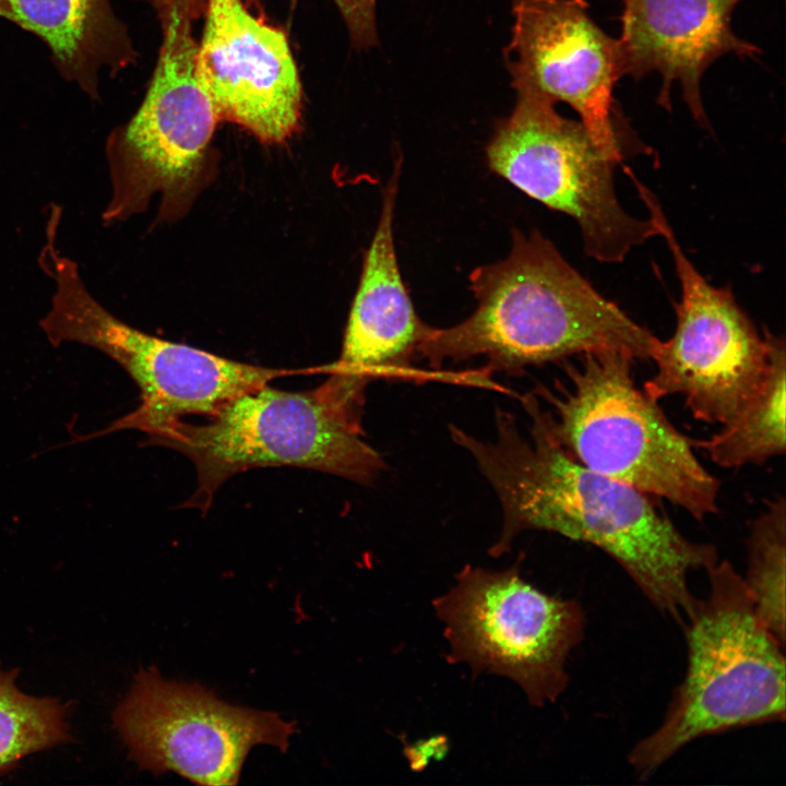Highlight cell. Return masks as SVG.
I'll list each match as a JSON object with an SVG mask.
<instances>
[{
	"label": "cell",
	"mask_w": 786,
	"mask_h": 786,
	"mask_svg": "<svg viewBox=\"0 0 786 786\" xmlns=\"http://www.w3.org/2000/svg\"><path fill=\"white\" fill-rule=\"evenodd\" d=\"M527 438L515 418L496 412V437L484 441L450 426L498 496L503 512L492 556L517 534L541 529L591 544L614 559L662 612L683 621L692 608L688 576L718 559L711 544L688 539L652 496L580 464L553 438L535 394L522 397Z\"/></svg>",
	"instance_id": "1"
},
{
	"label": "cell",
	"mask_w": 786,
	"mask_h": 786,
	"mask_svg": "<svg viewBox=\"0 0 786 786\" xmlns=\"http://www.w3.org/2000/svg\"><path fill=\"white\" fill-rule=\"evenodd\" d=\"M504 260L469 275L477 300L461 323L430 326L417 354L434 368L475 356L488 370L522 373L573 355L618 352L648 360L657 341L600 295L538 231H513Z\"/></svg>",
	"instance_id": "2"
},
{
	"label": "cell",
	"mask_w": 786,
	"mask_h": 786,
	"mask_svg": "<svg viewBox=\"0 0 786 786\" xmlns=\"http://www.w3.org/2000/svg\"><path fill=\"white\" fill-rule=\"evenodd\" d=\"M706 572L708 594L683 619V680L660 725L628 757L642 778L698 738L785 719V645L760 620L728 560L718 559Z\"/></svg>",
	"instance_id": "3"
},
{
	"label": "cell",
	"mask_w": 786,
	"mask_h": 786,
	"mask_svg": "<svg viewBox=\"0 0 786 786\" xmlns=\"http://www.w3.org/2000/svg\"><path fill=\"white\" fill-rule=\"evenodd\" d=\"M362 407L330 379L305 392L266 384L227 402L204 424L180 419L148 434L147 443L191 460L198 487L184 505L203 511L227 479L255 467L310 468L370 485L385 463L361 438Z\"/></svg>",
	"instance_id": "4"
},
{
	"label": "cell",
	"mask_w": 786,
	"mask_h": 786,
	"mask_svg": "<svg viewBox=\"0 0 786 786\" xmlns=\"http://www.w3.org/2000/svg\"><path fill=\"white\" fill-rule=\"evenodd\" d=\"M581 356L579 366H564L568 386L537 392L551 406L549 429L562 449L585 467L664 498L698 521L716 513L719 480L658 401L635 385V360L618 352Z\"/></svg>",
	"instance_id": "5"
},
{
	"label": "cell",
	"mask_w": 786,
	"mask_h": 786,
	"mask_svg": "<svg viewBox=\"0 0 786 786\" xmlns=\"http://www.w3.org/2000/svg\"><path fill=\"white\" fill-rule=\"evenodd\" d=\"M38 263L53 282L39 322L52 345L78 343L115 360L140 389L141 403L98 432L74 442L132 429L152 434L187 415L211 416L233 398L299 371L253 366L140 331L109 312L86 287L79 264L45 230Z\"/></svg>",
	"instance_id": "6"
},
{
	"label": "cell",
	"mask_w": 786,
	"mask_h": 786,
	"mask_svg": "<svg viewBox=\"0 0 786 786\" xmlns=\"http://www.w3.org/2000/svg\"><path fill=\"white\" fill-rule=\"evenodd\" d=\"M204 0H154L163 43L134 116L107 139L111 194L104 224L143 212L160 193L166 217L183 211L201 182L217 110L196 71L193 23Z\"/></svg>",
	"instance_id": "7"
},
{
	"label": "cell",
	"mask_w": 786,
	"mask_h": 786,
	"mask_svg": "<svg viewBox=\"0 0 786 786\" xmlns=\"http://www.w3.org/2000/svg\"><path fill=\"white\" fill-rule=\"evenodd\" d=\"M516 103L487 146L489 168L523 193L573 218L585 253L598 262L624 260L658 236L655 223L621 206L615 189L618 162L593 140L582 122L557 112L538 92L513 86Z\"/></svg>",
	"instance_id": "8"
},
{
	"label": "cell",
	"mask_w": 786,
	"mask_h": 786,
	"mask_svg": "<svg viewBox=\"0 0 786 786\" xmlns=\"http://www.w3.org/2000/svg\"><path fill=\"white\" fill-rule=\"evenodd\" d=\"M433 606L453 662L512 679L534 706L565 690V662L585 629L576 599L543 593L520 576L517 564L500 572L466 565Z\"/></svg>",
	"instance_id": "9"
},
{
	"label": "cell",
	"mask_w": 786,
	"mask_h": 786,
	"mask_svg": "<svg viewBox=\"0 0 786 786\" xmlns=\"http://www.w3.org/2000/svg\"><path fill=\"white\" fill-rule=\"evenodd\" d=\"M674 259L680 283L674 335L657 338L655 373L643 390L655 401L681 395L696 420L723 425L750 398L769 365V345L729 289L712 286L688 259L655 194L634 179Z\"/></svg>",
	"instance_id": "10"
},
{
	"label": "cell",
	"mask_w": 786,
	"mask_h": 786,
	"mask_svg": "<svg viewBox=\"0 0 786 786\" xmlns=\"http://www.w3.org/2000/svg\"><path fill=\"white\" fill-rule=\"evenodd\" d=\"M114 727L140 769L172 771L200 785H236L252 747L285 752L295 723L273 712L230 705L198 683L141 669L112 714Z\"/></svg>",
	"instance_id": "11"
},
{
	"label": "cell",
	"mask_w": 786,
	"mask_h": 786,
	"mask_svg": "<svg viewBox=\"0 0 786 786\" xmlns=\"http://www.w3.org/2000/svg\"><path fill=\"white\" fill-rule=\"evenodd\" d=\"M588 9L586 0H517L508 66L512 86L568 104L595 143L620 163L614 87L623 76L621 50Z\"/></svg>",
	"instance_id": "12"
},
{
	"label": "cell",
	"mask_w": 786,
	"mask_h": 786,
	"mask_svg": "<svg viewBox=\"0 0 786 786\" xmlns=\"http://www.w3.org/2000/svg\"><path fill=\"white\" fill-rule=\"evenodd\" d=\"M196 71L222 120L264 143L297 129L301 84L286 34L251 14L241 0H206Z\"/></svg>",
	"instance_id": "13"
},
{
	"label": "cell",
	"mask_w": 786,
	"mask_h": 786,
	"mask_svg": "<svg viewBox=\"0 0 786 786\" xmlns=\"http://www.w3.org/2000/svg\"><path fill=\"white\" fill-rule=\"evenodd\" d=\"M740 1L621 0L618 41L623 75L639 81L658 73L657 104L668 111L671 87L678 83L692 117L707 129L701 94L704 72L725 55L755 58L761 53L733 29V13Z\"/></svg>",
	"instance_id": "14"
},
{
	"label": "cell",
	"mask_w": 786,
	"mask_h": 786,
	"mask_svg": "<svg viewBox=\"0 0 786 786\" xmlns=\"http://www.w3.org/2000/svg\"><path fill=\"white\" fill-rule=\"evenodd\" d=\"M400 168L396 164L383 193L340 358L321 368L364 393L373 379L406 373L430 329L415 311L395 252L393 223Z\"/></svg>",
	"instance_id": "15"
},
{
	"label": "cell",
	"mask_w": 786,
	"mask_h": 786,
	"mask_svg": "<svg viewBox=\"0 0 786 786\" xmlns=\"http://www.w3.org/2000/svg\"><path fill=\"white\" fill-rule=\"evenodd\" d=\"M0 16L39 37L62 79L94 100L100 71L112 76L134 60L110 0H0Z\"/></svg>",
	"instance_id": "16"
},
{
	"label": "cell",
	"mask_w": 786,
	"mask_h": 786,
	"mask_svg": "<svg viewBox=\"0 0 786 786\" xmlns=\"http://www.w3.org/2000/svg\"><path fill=\"white\" fill-rule=\"evenodd\" d=\"M764 335L769 365L755 392L716 433L708 439H691L693 446L706 452L714 464L724 468L763 464L786 451L785 341L769 331Z\"/></svg>",
	"instance_id": "17"
},
{
	"label": "cell",
	"mask_w": 786,
	"mask_h": 786,
	"mask_svg": "<svg viewBox=\"0 0 786 786\" xmlns=\"http://www.w3.org/2000/svg\"><path fill=\"white\" fill-rule=\"evenodd\" d=\"M17 676L19 669L3 670L0 664V775L23 758L71 739L69 703L22 692L15 686Z\"/></svg>",
	"instance_id": "18"
},
{
	"label": "cell",
	"mask_w": 786,
	"mask_h": 786,
	"mask_svg": "<svg viewBox=\"0 0 786 786\" xmlns=\"http://www.w3.org/2000/svg\"><path fill=\"white\" fill-rule=\"evenodd\" d=\"M747 546L745 586L760 620L785 645L786 502L783 496L769 500L752 521Z\"/></svg>",
	"instance_id": "19"
},
{
	"label": "cell",
	"mask_w": 786,
	"mask_h": 786,
	"mask_svg": "<svg viewBox=\"0 0 786 786\" xmlns=\"http://www.w3.org/2000/svg\"><path fill=\"white\" fill-rule=\"evenodd\" d=\"M357 48L377 43L376 0H334Z\"/></svg>",
	"instance_id": "20"
}]
</instances>
